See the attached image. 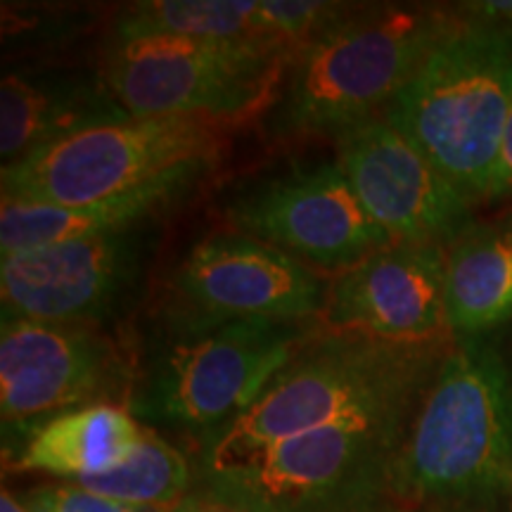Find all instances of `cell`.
Here are the masks:
<instances>
[{"mask_svg": "<svg viewBox=\"0 0 512 512\" xmlns=\"http://www.w3.org/2000/svg\"><path fill=\"white\" fill-rule=\"evenodd\" d=\"M147 427L119 403H93L57 415L5 460L12 472H38L57 482L105 475L136 453Z\"/></svg>", "mask_w": 512, "mask_h": 512, "instance_id": "obj_17", "label": "cell"}, {"mask_svg": "<svg viewBox=\"0 0 512 512\" xmlns=\"http://www.w3.org/2000/svg\"><path fill=\"white\" fill-rule=\"evenodd\" d=\"M311 335L309 323L271 318L202 328L159 323L126 408L150 430L164 427L200 444L252 406Z\"/></svg>", "mask_w": 512, "mask_h": 512, "instance_id": "obj_5", "label": "cell"}, {"mask_svg": "<svg viewBox=\"0 0 512 512\" xmlns=\"http://www.w3.org/2000/svg\"><path fill=\"white\" fill-rule=\"evenodd\" d=\"M223 216L235 233L323 271H347L394 242L370 219L337 162L247 185L230 197Z\"/></svg>", "mask_w": 512, "mask_h": 512, "instance_id": "obj_12", "label": "cell"}, {"mask_svg": "<svg viewBox=\"0 0 512 512\" xmlns=\"http://www.w3.org/2000/svg\"><path fill=\"white\" fill-rule=\"evenodd\" d=\"M214 166H195L181 174L145 185L136 192L91 204H38L3 197L0 207V256L8 259L55 242L91 238V235L117 233L147 226L164 211L185 200L197 183Z\"/></svg>", "mask_w": 512, "mask_h": 512, "instance_id": "obj_16", "label": "cell"}, {"mask_svg": "<svg viewBox=\"0 0 512 512\" xmlns=\"http://www.w3.org/2000/svg\"><path fill=\"white\" fill-rule=\"evenodd\" d=\"M446 313L456 337L512 323V214L470 223L444 247Z\"/></svg>", "mask_w": 512, "mask_h": 512, "instance_id": "obj_18", "label": "cell"}, {"mask_svg": "<svg viewBox=\"0 0 512 512\" xmlns=\"http://www.w3.org/2000/svg\"><path fill=\"white\" fill-rule=\"evenodd\" d=\"M456 8L467 22L512 31V0H477V3H460Z\"/></svg>", "mask_w": 512, "mask_h": 512, "instance_id": "obj_23", "label": "cell"}, {"mask_svg": "<svg viewBox=\"0 0 512 512\" xmlns=\"http://www.w3.org/2000/svg\"><path fill=\"white\" fill-rule=\"evenodd\" d=\"M335 147L358 202L394 242L446 247L475 223L472 204L382 114L339 133Z\"/></svg>", "mask_w": 512, "mask_h": 512, "instance_id": "obj_13", "label": "cell"}, {"mask_svg": "<svg viewBox=\"0 0 512 512\" xmlns=\"http://www.w3.org/2000/svg\"><path fill=\"white\" fill-rule=\"evenodd\" d=\"M463 22L458 8L349 5L292 57L268 131L337 138L380 117Z\"/></svg>", "mask_w": 512, "mask_h": 512, "instance_id": "obj_3", "label": "cell"}, {"mask_svg": "<svg viewBox=\"0 0 512 512\" xmlns=\"http://www.w3.org/2000/svg\"><path fill=\"white\" fill-rule=\"evenodd\" d=\"M323 318L330 330L392 342L456 339L446 313L444 247L392 242L377 249L330 280Z\"/></svg>", "mask_w": 512, "mask_h": 512, "instance_id": "obj_14", "label": "cell"}, {"mask_svg": "<svg viewBox=\"0 0 512 512\" xmlns=\"http://www.w3.org/2000/svg\"><path fill=\"white\" fill-rule=\"evenodd\" d=\"M512 491V366L491 339L458 337L389 467V503L491 510Z\"/></svg>", "mask_w": 512, "mask_h": 512, "instance_id": "obj_1", "label": "cell"}, {"mask_svg": "<svg viewBox=\"0 0 512 512\" xmlns=\"http://www.w3.org/2000/svg\"><path fill=\"white\" fill-rule=\"evenodd\" d=\"M363 512H489V510H472V508H427V505L384 503V505H380V508L363 510Z\"/></svg>", "mask_w": 512, "mask_h": 512, "instance_id": "obj_25", "label": "cell"}, {"mask_svg": "<svg viewBox=\"0 0 512 512\" xmlns=\"http://www.w3.org/2000/svg\"><path fill=\"white\" fill-rule=\"evenodd\" d=\"M131 117L102 72H10L0 86L3 169L86 128Z\"/></svg>", "mask_w": 512, "mask_h": 512, "instance_id": "obj_15", "label": "cell"}, {"mask_svg": "<svg viewBox=\"0 0 512 512\" xmlns=\"http://www.w3.org/2000/svg\"><path fill=\"white\" fill-rule=\"evenodd\" d=\"M136 368L93 325L3 320L0 415L5 460L46 422L93 403L128 401Z\"/></svg>", "mask_w": 512, "mask_h": 512, "instance_id": "obj_9", "label": "cell"}, {"mask_svg": "<svg viewBox=\"0 0 512 512\" xmlns=\"http://www.w3.org/2000/svg\"><path fill=\"white\" fill-rule=\"evenodd\" d=\"M226 126L200 117H126L86 128L3 169V197L62 207L114 200L214 166Z\"/></svg>", "mask_w": 512, "mask_h": 512, "instance_id": "obj_8", "label": "cell"}, {"mask_svg": "<svg viewBox=\"0 0 512 512\" xmlns=\"http://www.w3.org/2000/svg\"><path fill=\"white\" fill-rule=\"evenodd\" d=\"M330 283L316 268L242 233L209 235L174 268L162 323L221 325L271 318L311 323L323 316Z\"/></svg>", "mask_w": 512, "mask_h": 512, "instance_id": "obj_10", "label": "cell"}, {"mask_svg": "<svg viewBox=\"0 0 512 512\" xmlns=\"http://www.w3.org/2000/svg\"><path fill=\"white\" fill-rule=\"evenodd\" d=\"M508 197H512V102L508 119H505L501 145H498L494 176H491L489 188V202H501L508 200Z\"/></svg>", "mask_w": 512, "mask_h": 512, "instance_id": "obj_22", "label": "cell"}, {"mask_svg": "<svg viewBox=\"0 0 512 512\" xmlns=\"http://www.w3.org/2000/svg\"><path fill=\"white\" fill-rule=\"evenodd\" d=\"M294 55L261 41L150 36L114 43L100 72L131 117L238 124L273 105Z\"/></svg>", "mask_w": 512, "mask_h": 512, "instance_id": "obj_7", "label": "cell"}, {"mask_svg": "<svg viewBox=\"0 0 512 512\" xmlns=\"http://www.w3.org/2000/svg\"><path fill=\"white\" fill-rule=\"evenodd\" d=\"M150 36L261 41L294 50L275 27L273 0H145L126 5L114 19L117 41Z\"/></svg>", "mask_w": 512, "mask_h": 512, "instance_id": "obj_19", "label": "cell"}, {"mask_svg": "<svg viewBox=\"0 0 512 512\" xmlns=\"http://www.w3.org/2000/svg\"><path fill=\"white\" fill-rule=\"evenodd\" d=\"M17 496L29 512H174L178 505H133L114 501L72 482L41 484Z\"/></svg>", "mask_w": 512, "mask_h": 512, "instance_id": "obj_21", "label": "cell"}, {"mask_svg": "<svg viewBox=\"0 0 512 512\" xmlns=\"http://www.w3.org/2000/svg\"><path fill=\"white\" fill-rule=\"evenodd\" d=\"M174 512H242V510H235L230 508V505H223L219 501H211V498L200 496L192 491L188 498H183V501L176 505Z\"/></svg>", "mask_w": 512, "mask_h": 512, "instance_id": "obj_24", "label": "cell"}, {"mask_svg": "<svg viewBox=\"0 0 512 512\" xmlns=\"http://www.w3.org/2000/svg\"><path fill=\"white\" fill-rule=\"evenodd\" d=\"M155 240L152 223H147L0 259L3 320L98 328L136 294Z\"/></svg>", "mask_w": 512, "mask_h": 512, "instance_id": "obj_11", "label": "cell"}, {"mask_svg": "<svg viewBox=\"0 0 512 512\" xmlns=\"http://www.w3.org/2000/svg\"><path fill=\"white\" fill-rule=\"evenodd\" d=\"M413 406L354 415L195 472V494L242 512H363L389 503Z\"/></svg>", "mask_w": 512, "mask_h": 512, "instance_id": "obj_4", "label": "cell"}, {"mask_svg": "<svg viewBox=\"0 0 512 512\" xmlns=\"http://www.w3.org/2000/svg\"><path fill=\"white\" fill-rule=\"evenodd\" d=\"M0 512H29L24 508V503L19 501L17 494H12L10 489H3V494H0Z\"/></svg>", "mask_w": 512, "mask_h": 512, "instance_id": "obj_26", "label": "cell"}, {"mask_svg": "<svg viewBox=\"0 0 512 512\" xmlns=\"http://www.w3.org/2000/svg\"><path fill=\"white\" fill-rule=\"evenodd\" d=\"M510 102L512 31L465 19L382 117L475 207L489 202Z\"/></svg>", "mask_w": 512, "mask_h": 512, "instance_id": "obj_6", "label": "cell"}, {"mask_svg": "<svg viewBox=\"0 0 512 512\" xmlns=\"http://www.w3.org/2000/svg\"><path fill=\"white\" fill-rule=\"evenodd\" d=\"M456 339L411 344L366 332H313L252 406L197 444L195 472L330 422L413 406Z\"/></svg>", "mask_w": 512, "mask_h": 512, "instance_id": "obj_2", "label": "cell"}, {"mask_svg": "<svg viewBox=\"0 0 512 512\" xmlns=\"http://www.w3.org/2000/svg\"><path fill=\"white\" fill-rule=\"evenodd\" d=\"M72 484L133 505H176L195 491V465L171 441L147 427L145 439L126 463Z\"/></svg>", "mask_w": 512, "mask_h": 512, "instance_id": "obj_20", "label": "cell"}]
</instances>
